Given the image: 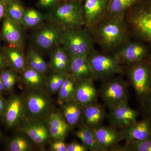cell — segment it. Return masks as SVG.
<instances>
[{"mask_svg":"<svg viewBox=\"0 0 151 151\" xmlns=\"http://www.w3.org/2000/svg\"><path fill=\"white\" fill-rule=\"evenodd\" d=\"M78 1H83V0H78Z\"/></svg>","mask_w":151,"mask_h":151,"instance_id":"7dc6e473","label":"cell"},{"mask_svg":"<svg viewBox=\"0 0 151 151\" xmlns=\"http://www.w3.org/2000/svg\"><path fill=\"white\" fill-rule=\"evenodd\" d=\"M9 67L8 63L2 50L0 51V70Z\"/></svg>","mask_w":151,"mask_h":151,"instance_id":"ab89813d","label":"cell"},{"mask_svg":"<svg viewBox=\"0 0 151 151\" xmlns=\"http://www.w3.org/2000/svg\"><path fill=\"white\" fill-rule=\"evenodd\" d=\"M16 71L6 68L0 70V74L6 93L12 94L15 86L19 81L20 76Z\"/></svg>","mask_w":151,"mask_h":151,"instance_id":"1f68e13d","label":"cell"},{"mask_svg":"<svg viewBox=\"0 0 151 151\" xmlns=\"http://www.w3.org/2000/svg\"><path fill=\"white\" fill-rule=\"evenodd\" d=\"M3 135L0 129V141L2 139H3Z\"/></svg>","mask_w":151,"mask_h":151,"instance_id":"f6af8a7d","label":"cell"},{"mask_svg":"<svg viewBox=\"0 0 151 151\" xmlns=\"http://www.w3.org/2000/svg\"><path fill=\"white\" fill-rule=\"evenodd\" d=\"M100 94L103 102L109 108L128 103V84L120 77H111L104 81Z\"/></svg>","mask_w":151,"mask_h":151,"instance_id":"9c48e42d","label":"cell"},{"mask_svg":"<svg viewBox=\"0 0 151 151\" xmlns=\"http://www.w3.org/2000/svg\"><path fill=\"white\" fill-rule=\"evenodd\" d=\"M6 93L5 89L4 86L3 84L2 80L1 78V74H0V94H4Z\"/></svg>","mask_w":151,"mask_h":151,"instance_id":"7bdbcfd3","label":"cell"},{"mask_svg":"<svg viewBox=\"0 0 151 151\" xmlns=\"http://www.w3.org/2000/svg\"><path fill=\"white\" fill-rule=\"evenodd\" d=\"M83 2L63 0L45 14L46 21L64 29L84 26Z\"/></svg>","mask_w":151,"mask_h":151,"instance_id":"3957f363","label":"cell"},{"mask_svg":"<svg viewBox=\"0 0 151 151\" xmlns=\"http://www.w3.org/2000/svg\"><path fill=\"white\" fill-rule=\"evenodd\" d=\"M124 19L131 35L151 46V0H139Z\"/></svg>","mask_w":151,"mask_h":151,"instance_id":"7a4b0ae2","label":"cell"},{"mask_svg":"<svg viewBox=\"0 0 151 151\" xmlns=\"http://www.w3.org/2000/svg\"><path fill=\"white\" fill-rule=\"evenodd\" d=\"M62 1L63 0H39L37 6L40 8L49 10Z\"/></svg>","mask_w":151,"mask_h":151,"instance_id":"8d00e7d4","label":"cell"},{"mask_svg":"<svg viewBox=\"0 0 151 151\" xmlns=\"http://www.w3.org/2000/svg\"><path fill=\"white\" fill-rule=\"evenodd\" d=\"M25 8L20 0L6 3V16L14 22L21 25Z\"/></svg>","mask_w":151,"mask_h":151,"instance_id":"d6a6232c","label":"cell"},{"mask_svg":"<svg viewBox=\"0 0 151 151\" xmlns=\"http://www.w3.org/2000/svg\"><path fill=\"white\" fill-rule=\"evenodd\" d=\"M89 150L83 144H80L76 142H71L67 144V151H87Z\"/></svg>","mask_w":151,"mask_h":151,"instance_id":"f35d334b","label":"cell"},{"mask_svg":"<svg viewBox=\"0 0 151 151\" xmlns=\"http://www.w3.org/2000/svg\"><path fill=\"white\" fill-rule=\"evenodd\" d=\"M17 128V132L24 134L39 147H44L51 139L46 120H33L25 116Z\"/></svg>","mask_w":151,"mask_h":151,"instance_id":"8fae6325","label":"cell"},{"mask_svg":"<svg viewBox=\"0 0 151 151\" xmlns=\"http://www.w3.org/2000/svg\"><path fill=\"white\" fill-rule=\"evenodd\" d=\"M146 118L151 120V90L147 93L140 102Z\"/></svg>","mask_w":151,"mask_h":151,"instance_id":"d590c367","label":"cell"},{"mask_svg":"<svg viewBox=\"0 0 151 151\" xmlns=\"http://www.w3.org/2000/svg\"><path fill=\"white\" fill-rule=\"evenodd\" d=\"M2 50V48L1 47V43H0V51Z\"/></svg>","mask_w":151,"mask_h":151,"instance_id":"bcb514c9","label":"cell"},{"mask_svg":"<svg viewBox=\"0 0 151 151\" xmlns=\"http://www.w3.org/2000/svg\"><path fill=\"white\" fill-rule=\"evenodd\" d=\"M46 20L45 14L32 8L26 9L22 19L21 25L26 28L40 27Z\"/></svg>","mask_w":151,"mask_h":151,"instance_id":"f546056e","label":"cell"},{"mask_svg":"<svg viewBox=\"0 0 151 151\" xmlns=\"http://www.w3.org/2000/svg\"><path fill=\"white\" fill-rule=\"evenodd\" d=\"M60 106L61 107L60 113L71 129L82 123L84 106L75 99L65 102Z\"/></svg>","mask_w":151,"mask_h":151,"instance_id":"603a6c76","label":"cell"},{"mask_svg":"<svg viewBox=\"0 0 151 151\" xmlns=\"http://www.w3.org/2000/svg\"><path fill=\"white\" fill-rule=\"evenodd\" d=\"M92 130L100 145L107 151L112 146L124 140L123 131L113 127L102 125Z\"/></svg>","mask_w":151,"mask_h":151,"instance_id":"e0dca14e","label":"cell"},{"mask_svg":"<svg viewBox=\"0 0 151 151\" xmlns=\"http://www.w3.org/2000/svg\"><path fill=\"white\" fill-rule=\"evenodd\" d=\"M95 44L90 29L85 26L63 30L61 45L72 56H87L94 49Z\"/></svg>","mask_w":151,"mask_h":151,"instance_id":"277c9868","label":"cell"},{"mask_svg":"<svg viewBox=\"0 0 151 151\" xmlns=\"http://www.w3.org/2000/svg\"><path fill=\"white\" fill-rule=\"evenodd\" d=\"M27 66L45 75L49 69L47 63L39 52L35 49H29L25 55Z\"/></svg>","mask_w":151,"mask_h":151,"instance_id":"f1b7e54d","label":"cell"},{"mask_svg":"<svg viewBox=\"0 0 151 151\" xmlns=\"http://www.w3.org/2000/svg\"><path fill=\"white\" fill-rule=\"evenodd\" d=\"M21 25L17 23L6 16L3 19L1 37L9 46L23 50L24 34Z\"/></svg>","mask_w":151,"mask_h":151,"instance_id":"9a60e30c","label":"cell"},{"mask_svg":"<svg viewBox=\"0 0 151 151\" xmlns=\"http://www.w3.org/2000/svg\"><path fill=\"white\" fill-rule=\"evenodd\" d=\"M127 76L141 102L151 90V56L126 65Z\"/></svg>","mask_w":151,"mask_h":151,"instance_id":"8992f818","label":"cell"},{"mask_svg":"<svg viewBox=\"0 0 151 151\" xmlns=\"http://www.w3.org/2000/svg\"><path fill=\"white\" fill-rule=\"evenodd\" d=\"M106 114L103 105L96 102L84 106L82 124L94 129L103 124Z\"/></svg>","mask_w":151,"mask_h":151,"instance_id":"ffe728a7","label":"cell"},{"mask_svg":"<svg viewBox=\"0 0 151 151\" xmlns=\"http://www.w3.org/2000/svg\"><path fill=\"white\" fill-rule=\"evenodd\" d=\"M69 73L76 80H94L93 70L86 57L72 56Z\"/></svg>","mask_w":151,"mask_h":151,"instance_id":"7402d4cb","label":"cell"},{"mask_svg":"<svg viewBox=\"0 0 151 151\" xmlns=\"http://www.w3.org/2000/svg\"><path fill=\"white\" fill-rule=\"evenodd\" d=\"M22 95L25 116L33 120H46L52 111L50 94L45 89H26Z\"/></svg>","mask_w":151,"mask_h":151,"instance_id":"5b68a950","label":"cell"},{"mask_svg":"<svg viewBox=\"0 0 151 151\" xmlns=\"http://www.w3.org/2000/svg\"><path fill=\"white\" fill-rule=\"evenodd\" d=\"M68 73L53 72L46 78L45 90L50 94L58 93L65 81Z\"/></svg>","mask_w":151,"mask_h":151,"instance_id":"836d02e7","label":"cell"},{"mask_svg":"<svg viewBox=\"0 0 151 151\" xmlns=\"http://www.w3.org/2000/svg\"><path fill=\"white\" fill-rule=\"evenodd\" d=\"M150 47L140 41L129 39L112 54L121 65H128L151 56Z\"/></svg>","mask_w":151,"mask_h":151,"instance_id":"ba28073f","label":"cell"},{"mask_svg":"<svg viewBox=\"0 0 151 151\" xmlns=\"http://www.w3.org/2000/svg\"><path fill=\"white\" fill-rule=\"evenodd\" d=\"M139 0H111L107 14L109 17L125 16L127 11Z\"/></svg>","mask_w":151,"mask_h":151,"instance_id":"4dcf8cb0","label":"cell"},{"mask_svg":"<svg viewBox=\"0 0 151 151\" xmlns=\"http://www.w3.org/2000/svg\"><path fill=\"white\" fill-rule=\"evenodd\" d=\"M46 121L51 139L65 140L71 128L61 113L58 111L52 110Z\"/></svg>","mask_w":151,"mask_h":151,"instance_id":"2e32d148","label":"cell"},{"mask_svg":"<svg viewBox=\"0 0 151 151\" xmlns=\"http://www.w3.org/2000/svg\"><path fill=\"white\" fill-rule=\"evenodd\" d=\"M6 14V3L0 1V22L5 17Z\"/></svg>","mask_w":151,"mask_h":151,"instance_id":"60d3db41","label":"cell"},{"mask_svg":"<svg viewBox=\"0 0 151 151\" xmlns=\"http://www.w3.org/2000/svg\"><path fill=\"white\" fill-rule=\"evenodd\" d=\"M111 0H83L84 26L90 29L106 16Z\"/></svg>","mask_w":151,"mask_h":151,"instance_id":"5bb4252c","label":"cell"},{"mask_svg":"<svg viewBox=\"0 0 151 151\" xmlns=\"http://www.w3.org/2000/svg\"><path fill=\"white\" fill-rule=\"evenodd\" d=\"M79 128L75 133L77 137L91 151H106L100 145L97 141L93 130L86 127L83 124H81Z\"/></svg>","mask_w":151,"mask_h":151,"instance_id":"484cf974","label":"cell"},{"mask_svg":"<svg viewBox=\"0 0 151 151\" xmlns=\"http://www.w3.org/2000/svg\"><path fill=\"white\" fill-rule=\"evenodd\" d=\"M72 57L65 47L58 45L51 52L49 66L53 72L69 73Z\"/></svg>","mask_w":151,"mask_h":151,"instance_id":"ac0fdd59","label":"cell"},{"mask_svg":"<svg viewBox=\"0 0 151 151\" xmlns=\"http://www.w3.org/2000/svg\"><path fill=\"white\" fill-rule=\"evenodd\" d=\"M50 148L52 151H67V144L64 140H54L50 144Z\"/></svg>","mask_w":151,"mask_h":151,"instance_id":"74e56055","label":"cell"},{"mask_svg":"<svg viewBox=\"0 0 151 151\" xmlns=\"http://www.w3.org/2000/svg\"><path fill=\"white\" fill-rule=\"evenodd\" d=\"M76 79L68 73L63 84L58 92V103L60 105L75 99V84Z\"/></svg>","mask_w":151,"mask_h":151,"instance_id":"83f0119b","label":"cell"},{"mask_svg":"<svg viewBox=\"0 0 151 151\" xmlns=\"http://www.w3.org/2000/svg\"><path fill=\"white\" fill-rule=\"evenodd\" d=\"M40 27L32 36L33 42L38 49L51 51L61 45L64 29L48 22Z\"/></svg>","mask_w":151,"mask_h":151,"instance_id":"30bf717a","label":"cell"},{"mask_svg":"<svg viewBox=\"0 0 151 151\" xmlns=\"http://www.w3.org/2000/svg\"><path fill=\"white\" fill-rule=\"evenodd\" d=\"M89 29L95 43L104 52L112 54L131 35L124 16H106Z\"/></svg>","mask_w":151,"mask_h":151,"instance_id":"6da1fadb","label":"cell"},{"mask_svg":"<svg viewBox=\"0 0 151 151\" xmlns=\"http://www.w3.org/2000/svg\"><path fill=\"white\" fill-rule=\"evenodd\" d=\"M20 75L19 81L26 89H44L46 78L45 75L28 66Z\"/></svg>","mask_w":151,"mask_h":151,"instance_id":"d4e9b609","label":"cell"},{"mask_svg":"<svg viewBox=\"0 0 151 151\" xmlns=\"http://www.w3.org/2000/svg\"><path fill=\"white\" fill-rule=\"evenodd\" d=\"M24 117V104L22 95L12 93L7 99L1 120L6 127L11 129L18 127Z\"/></svg>","mask_w":151,"mask_h":151,"instance_id":"7c38bea8","label":"cell"},{"mask_svg":"<svg viewBox=\"0 0 151 151\" xmlns=\"http://www.w3.org/2000/svg\"><path fill=\"white\" fill-rule=\"evenodd\" d=\"M3 94H0V119H1L3 113L5 109L7 100H6L3 96Z\"/></svg>","mask_w":151,"mask_h":151,"instance_id":"b9f144b4","label":"cell"},{"mask_svg":"<svg viewBox=\"0 0 151 151\" xmlns=\"http://www.w3.org/2000/svg\"><path fill=\"white\" fill-rule=\"evenodd\" d=\"M126 142L151 138V120L148 118L137 121L134 124L122 130Z\"/></svg>","mask_w":151,"mask_h":151,"instance_id":"44dd1931","label":"cell"},{"mask_svg":"<svg viewBox=\"0 0 151 151\" xmlns=\"http://www.w3.org/2000/svg\"><path fill=\"white\" fill-rule=\"evenodd\" d=\"M10 138L6 145L9 151H30L33 149L35 145L29 138L20 132Z\"/></svg>","mask_w":151,"mask_h":151,"instance_id":"4316f807","label":"cell"},{"mask_svg":"<svg viewBox=\"0 0 151 151\" xmlns=\"http://www.w3.org/2000/svg\"><path fill=\"white\" fill-rule=\"evenodd\" d=\"M1 1L5 2L6 3H9L10 2L12 1H15V0H0Z\"/></svg>","mask_w":151,"mask_h":151,"instance_id":"ee69618b","label":"cell"},{"mask_svg":"<svg viewBox=\"0 0 151 151\" xmlns=\"http://www.w3.org/2000/svg\"><path fill=\"white\" fill-rule=\"evenodd\" d=\"M108 118L112 127L121 130L126 129L137 121L139 113L131 108L128 103L109 108Z\"/></svg>","mask_w":151,"mask_h":151,"instance_id":"4fadbf2b","label":"cell"},{"mask_svg":"<svg viewBox=\"0 0 151 151\" xmlns=\"http://www.w3.org/2000/svg\"><path fill=\"white\" fill-rule=\"evenodd\" d=\"M95 79H105L124 73V68L113 54L94 49L86 56Z\"/></svg>","mask_w":151,"mask_h":151,"instance_id":"52a82bcc","label":"cell"},{"mask_svg":"<svg viewBox=\"0 0 151 151\" xmlns=\"http://www.w3.org/2000/svg\"><path fill=\"white\" fill-rule=\"evenodd\" d=\"M92 80H76L75 99L83 106L97 102V91Z\"/></svg>","mask_w":151,"mask_h":151,"instance_id":"d6986e66","label":"cell"},{"mask_svg":"<svg viewBox=\"0 0 151 151\" xmlns=\"http://www.w3.org/2000/svg\"><path fill=\"white\" fill-rule=\"evenodd\" d=\"M9 67L20 74L27 67L25 55L23 50L14 47L6 45L2 48Z\"/></svg>","mask_w":151,"mask_h":151,"instance_id":"cb8c5ba5","label":"cell"},{"mask_svg":"<svg viewBox=\"0 0 151 151\" xmlns=\"http://www.w3.org/2000/svg\"><path fill=\"white\" fill-rule=\"evenodd\" d=\"M130 151H151V138L126 142Z\"/></svg>","mask_w":151,"mask_h":151,"instance_id":"e575fe53","label":"cell"}]
</instances>
